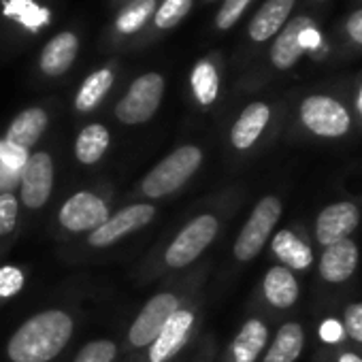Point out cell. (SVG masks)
Wrapping results in <instances>:
<instances>
[{
    "instance_id": "obj_3",
    "label": "cell",
    "mask_w": 362,
    "mask_h": 362,
    "mask_svg": "<svg viewBox=\"0 0 362 362\" xmlns=\"http://www.w3.org/2000/svg\"><path fill=\"white\" fill-rule=\"evenodd\" d=\"M77 315L69 307H47L24 320L5 345L7 362H52L73 341Z\"/></svg>"
},
{
    "instance_id": "obj_6",
    "label": "cell",
    "mask_w": 362,
    "mask_h": 362,
    "mask_svg": "<svg viewBox=\"0 0 362 362\" xmlns=\"http://www.w3.org/2000/svg\"><path fill=\"white\" fill-rule=\"evenodd\" d=\"M113 214V188L90 186L73 192L56 214V228L62 237L81 239L96 230Z\"/></svg>"
},
{
    "instance_id": "obj_32",
    "label": "cell",
    "mask_w": 362,
    "mask_h": 362,
    "mask_svg": "<svg viewBox=\"0 0 362 362\" xmlns=\"http://www.w3.org/2000/svg\"><path fill=\"white\" fill-rule=\"evenodd\" d=\"M343 332L354 343H362V300L349 303L343 309Z\"/></svg>"
},
{
    "instance_id": "obj_20",
    "label": "cell",
    "mask_w": 362,
    "mask_h": 362,
    "mask_svg": "<svg viewBox=\"0 0 362 362\" xmlns=\"http://www.w3.org/2000/svg\"><path fill=\"white\" fill-rule=\"evenodd\" d=\"M296 0H264L262 7L254 13L247 33L254 43H267L277 37V33L292 18Z\"/></svg>"
},
{
    "instance_id": "obj_17",
    "label": "cell",
    "mask_w": 362,
    "mask_h": 362,
    "mask_svg": "<svg viewBox=\"0 0 362 362\" xmlns=\"http://www.w3.org/2000/svg\"><path fill=\"white\" fill-rule=\"evenodd\" d=\"M260 296L271 309L286 311V309H292L298 303L300 284H298L296 275L290 269H286L281 264H273L262 275Z\"/></svg>"
},
{
    "instance_id": "obj_12",
    "label": "cell",
    "mask_w": 362,
    "mask_h": 362,
    "mask_svg": "<svg viewBox=\"0 0 362 362\" xmlns=\"http://www.w3.org/2000/svg\"><path fill=\"white\" fill-rule=\"evenodd\" d=\"M311 28H317V20L309 13H300L288 20V24L277 33L269 52V60L275 71H290L300 62V58L307 54L303 35Z\"/></svg>"
},
{
    "instance_id": "obj_30",
    "label": "cell",
    "mask_w": 362,
    "mask_h": 362,
    "mask_svg": "<svg viewBox=\"0 0 362 362\" xmlns=\"http://www.w3.org/2000/svg\"><path fill=\"white\" fill-rule=\"evenodd\" d=\"M153 7H156L153 0H139V3L130 5V7L117 18V30L124 33V35L136 33V30L145 24V20H147L149 13L153 11Z\"/></svg>"
},
{
    "instance_id": "obj_21",
    "label": "cell",
    "mask_w": 362,
    "mask_h": 362,
    "mask_svg": "<svg viewBox=\"0 0 362 362\" xmlns=\"http://www.w3.org/2000/svg\"><path fill=\"white\" fill-rule=\"evenodd\" d=\"M307 337H305V326L300 322H284L275 337L269 341L260 362H296L305 349Z\"/></svg>"
},
{
    "instance_id": "obj_18",
    "label": "cell",
    "mask_w": 362,
    "mask_h": 362,
    "mask_svg": "<svg viewBox=\"0 0 362 362\" xmlns=\"http://www.w3.org/2000/svg\"><path fill=\"white\" fill-rule=\"evenodd\" d=\"M269 250H271V256L277 260V264L290 269L292 273L307 271L315 262L313 247L292 228L275 230L269 241Z\"/></svg>"
},
{
    "instance_id": "obj_24",
    "label": "cell",
    "mask_w": 362,
    "mask_h": 362,
    "mask_svg": "<svg viewBox=\"0 0 362 362\" xmlns=\"http://www.w3.org/2000/svg\"><path fill=\"white\" fill-rule=\"evenodd\" d=\"M115 81V75L111 69H98L94 71L92 75L86 77V81L81 83L77 96H75V111L77 113H90L94 111L103 100L105 96L109 94L111 86Z\"/></svg>"
},
{
    "instance_id": "obj_4",
    "label": "cell",
    "mask_w": 362,
    "mask_h": 362,
    "mask_svg": "<svg viewBox=\"0 0 362 362\" xmlns=\"http://www.w3.org/2000/svg\"><path fill=\"white\" fill-rule=\"evenodd\" d=\"M205 164V149L197 143H184L156 162L126 194V203H160L184 190Z\"/></svg>"
},
{
    "instance_id": "obj_8",
    "label": "cell",
    "mask_w": 362,
    "mask_h": 362,
    "mask_svg": "<svg viewBox=\"0 0 362 362\" xmlns=\"http://www.w3.org/2000/svg\"><path fill=\"white\" fill-rule=\"evenodd\" d=\"M298 124L317 139H343L354 128V115L349 107L332 94H309L300 100L296 111Z\"/></svg>"
},
{
    "instance_id": "obj_5",
    "label": "cell",
    "mask_w": 362,
    "mask_h": 362,
    "mask_svg": "<svg viewBox=\"0 0 362 362\" xmlns=\"http://www.w3.org/2000/svg\"><path fill=\"white\" fill-rule=\"evenodd\" d=\"M205 322V292H199L181 307L164 328L153 337V341L141 351L122 358L119 362H179L186 351L194 347Z\"/></svg>"
},
{
    "instance_id": "obj_2",
    "label": "cell",
    "mask_w": 362,
    "mask_h": 362,
    "mask_svg": "<svg viewBox=\"0 0 362 362\" xmlns=\"http://www.w3.org/2000/svg\"><path fill=\"white\" fill-rule=\"evenodd\" d=\"M209 271H211V264L201 260L197 267L164 279L162 288L143 303L139 313L128 324V328L119 341L122 358H128V356L141 351L143 347H147L153 341V337L164 328V324L181 307H184L190 298H194L199 292H203Z\"/></svg>"
},
{
    "instance_id": "obj_29",
    "label": "cell",
    "mask_w": 362,
    "mask_h": 362,
    "mask_svg": "<svg viewBox=\"0 0 362 362\" xmlns=\"http://www.w3.org/2000/svg\"><path fill=\"white\" fill-rule=\"evenodd\" d=\"M28 271L18 264H0V305L9 303L26 288Z\"/></svg>"
},
{
    "instance_id": "obj_19",
    "label": "cell",
    "mask_w": 362,
    "mask_h": 362,
    "mask_svg": "<svg viewBox=\"0 0 362 362\" xmlns=\"http://www.w3.org/2000/svg\"><path fill=\"white\" fill-rule=\"evenodd\" d=\"M47 126H49V113L43 107H28L13 117L3 141L24 153H30L35 151L37 143L43 139Z\"/></svg>"
},
{
    "instance_id": "obj_16",
    "label": "cell",
    "mask_w": 362,
    "mask_h": 362,
    "mask_svg": "<svg viewBox=\"0 0 362 362\" xmlns=\"http://www.w3.org/2000/svg\"><path fill=\"white\" fill-rule=\"evenodd\" d=\"M360 262V250L354 239H343L326 245L317 260V273L326 284H345L354 277Z\"/></svg>"
},
{
    "instance_id": "obj_25",
    "label": "cell",
    "mask_w": 362,
    "mask_h": 362,
    "mask_svg": "<svg viewBox=\"0 0 362 362\" xmlns=\"http://www.w3.org/2000/svg\"><path fill=\"white\" fill-rule=\"evenodd\" d=\"M190 86H192V96L201 107H211L220 98V71L216 69L214 62L201 60L192 69L190 75Z\"/></svg>"
},
{
    "instance_id": "obj_41",
    "label": "cell",
    "mask_w": 362,
    "mask_h": 362,
    "mask_svg": "<svg viewBox=\"0 0 362 362\" xmlns=\"http://www.w3.org/2000/svg\"><path fill=\"white\" fill-rule=\"evenodd\" d=\"M360 3H362V0H360Z\"/></svg>"
},
{
    "instance_id": "obj_28",
    "label": "cell",
    "mask_w": 362,
    "mask_h": 362,
    "mask_svg": "<svg viewBox=\"0 0 362 362\" xmlns=\"http://www.w3.org/2000/svg\"><path fill=\"white\" fill-rule=\"evenodd\" d=\"M339 45L345 52L360 54L362 52V5L349 11L337 26Z\"/></svg>"
},
{
    "instance_id": "obj_9",
    "label": "cell",
    "mask_w": 362,
    "mask_h": 362,
    "mask_svg": "<svg viewBox=\"0 0 362 362\" xmlns=\"http://www.w3.org/2000/svg\"><path fill=\"white\" fill-rule=\"evenodd\" d=\"M281 214H284V203L277 194H267L254 205V209L250 211L247 220L243 222L235 239V245H233L235 262L247 264L262 254V250L269 245L281 220Z\"/></svg>"
},
{
    "instance_id": "obj_33",
    "label": "cell",
    "mask_w": 362,
    "mask_h": 362,
    "mask_svg": "<svg viewBox=\"0 0 362 362\" xmlns=\"http://www.w3.org/2000/svg\"><path fill=\"white\" fill-rule=\"evenodd\" d=\"M252 3H254V0H224V5H222V9L218 11V18H216L218 28L220 30L233 28L241 20V16L247 11V7Z\"/></svg>"
},
{
    "instance_id": "obj_27",
    "label": "cell",
    "mask_w": 362,
    "mask_h": 362,
    "mask_svg": "<svg viewBox=\"0 0 362 362\" xmlns=\"http://www.w3.org/2000/svg\"><path fill=\"white\" fill-rule=\"evenodd\" d=\"M119 360H122L119 341L100 337L81 345L71 362H119Z\"/></svg>"
},
{
    "instance_id": "obj_34",
    "label": "cell",
    "mask_w": 362,
    "mask_h": 362,
    "mask_svg": "<svg viewBox=\"0 0 362 362\" xmlns=\"http://www.w3.org/2000/svg\"><path fill=\"white\" fill-rule=\"evenodd\" d=\"M216 360H218V345H216V337L209 334L201 343L199 341L194 343L190 358L186 362H216Z\"/></svg>"
},
{
    "instance_id": "obj_40",
    "label": "cell",
    "mask_w": 362,
    "mask_h": 362,
    "mask_svg": "<svg viewBox=\"0 0 362 362\" xmlns=\"http://www.w3.org/2000/svg\"><path fill=\"white\" fill-rule=\"evenodd\" d=\"M179 362H186V360H179Z\"/></svg>"
},
{
    "instance_id": "obj_38",
    "label": "cell",
    "mask_w": 362,
    "mask_h": 362,
    "mask_svg": "<svg viewBox=\"0 0 362 362\" xmlns=\"http://www.w3.org/2000/svg\"><path fill=\"white\" fill-rule=\"evenodd\" d=\"M337 362H362V356H358L356 351H341L337 356Z\"/></svg>"
},
{
    "instance_id": "obj_37",
    "label": "cell",
    "mask_w": 362,
    "mask_h": 362,
    "mask_svg": "<svg viewBox=\"0 0 362 362\" xmlns=\"http://www.w3.org/2000/svg\"><path fill=\"white\" fill-rule=\"evenodd\" d=\"M354 113H356V117L362 122V79L358 81L356 92H354Z\"/></svg>"
},
{
    "instance_id": "obj_35",
    "label": "cell",
    "mask_w": 362,
    "mask_h": 362,
    "mask_svg": "<svg viewBox=\"0 0 362 362\" xmlns=\"http://www.w3.org/2000/svg\"><path fill=\"white\" fill-rule=\"evenodd\" d=\"M18 179H20V173L13 170L5 158L0 156V192H13L18 190Z\"/></svg>"
},
{
    "instance_id": "obj_1",
    "label": "cell",
    "mask_w": 362,
    "mask_h": 362,
    "mask_svg": "<svg viewBox=\"0 0 362 362\" xmlns=\"http://www.w3.org/2000/svg\"><path fill=\"white\" fill-rule=\"evenodd\" d=\"M235 205L237 197L230 190L209 197L170 237L143 256L132 273L134 284L149 286L197 267L220 239Z\"/></svg>"
},
{
    "instance_id": "obj_14",
    "label": "cell",
    "mask_w": 362,
    "mask_h": 362,
    "mask_svg": "<svg viewBox=\"0 0 362 362\" xmlns=\"http://www.w3.org/2000/svg\"><path fill=\"white\" fill-rule=\"evenodd\" d=\"M273 122V107L264 100L250 103L233 122L228 143L235 153H250L258 147Z\"/></svg>"
},
{
    "instance_id": "obj_36",
    "label": "cell",
    "mask_w": 362,
    "mask_h": 362,
    "mask_svg": "<svg viewBox=\"0 0 362 362\" xmlns=\"http://www.w3.org/2000/svg\"><path fill=\"white\" fill-rule=\"evenodd\" d=\"M320 334H322V339H324L326 343H334V341H339L345 332H343V326H341V324L326 320L324 326H322V330H320Z\"/></svg>"
},
{
    "instance_id": "obj_11",
    "label": "cell",
    "mask_w": 362,
    "mask_h": 362,
    "mask_svg": "<svg viewBox=\"0 0 362 362\" xmlns=\"http://www.w3.org/2000/svg\"><path fill=\"white\" fill-rule=\"evenodd\" d=\"M164 96V77L160 73H145L136 77L128 92L115 105L117 122L126 126H139L149 122L160 109Z\"/></svg>"
},
{
    "instance_id": "obj_7",
    "label": "cell",
    "mask_w": 362,
    "mask_h": 362,
    "mask_svg": "<svg viewBox=\"0 0 362 362\" xmlns=\"http://www.w3.org/2000/svg\"><path fill=\"white\" fill-rule=\"evenodd\" d=\"M158 216L156 203H143V201H130L124 203L119 209H113V214L90 235L81 237L77 243L79 254H100L117 247L132 235L145 230Z\"/></svg>"
},
{
    "instance_id": "obj_13",
    "label": "cell",
    "mask_w": 362,
    "mask_h": 362,
    "mask_svg": "<svg viewBox=\"0 0 362 362\" xmlns=\"http://www.w3.org/2000/svg\"><path fill=\"white\" fill-rule=\"evenodd\" d=\"M360 224V209L354 201H337L326 205L313 222V237L317 245L326 247L343 239H351Z\"/></svg>"
},
{
    "instance_id": "obj_39",
    "label": "cell",
    "mask_w": 362,
    "mask_h": 362,
    "mask_svg": "<svg viewBox=\"0 0 362 362\" xmlns=\"http://www.w3.org/2000/svg\"><path fill=\"white\" fill-rule=\"evenodd\" d=\"M311 5H326V3H330V0H309Z\"/></svg>"
},
{
    "instance_id": "obj_31",
    "label": "cell",
    "mask_w": 362,
    "mask_h": 362,
    "mask_svg": "<svg viewBox=\"0 0 362 362\" xmlns=\"http://www.w3.org/2000/svg\"><path fill=\"white\" fill-rule=\"evenodd\" d=\"M192 7V0H164L156 13V28H173L186 18Z\"/></svg>"
},
{
    "instance_id": "obj_15",
    "label": "cell",
    "mask_w": 362,
    "mask_h": 362,
    "mask_svg": "<svg viewBox=\"0 0 362 362\" xmlns=\"http://www.w3.org/2000/svg\"><path fill=\"white\" fill-rule=\"evenodd\" d=\"M271 341V326L262 315H250L220 356V362H258Z\"/></svg>"
},
{
    "instance_id": "obj_26",
    "label": "cell",
    "mask_w": 362,
    "mask_h": 362,
    "mask_svg": "<svg viewBox=\"0 0 362 362\" xmlns=\"http://www.w3.org/2000/svg\"><path fill=\"white\" fill-rule=\"evenodd\" d=\"M22 207L16 192H0V254H3L20 233Z\"/></svg>"
},
{
    "instance_id": "obj_10",
    "label": "cell",
    "mask_w": 362,
    "mask_h": 362,
    "mask_svg": "<svg viewBox=\"0 0 362 362\" xmlns=\"http://www.w3.org/2000/svg\"><path fill=\"white\" fill-rule=\"evenodd\" d=\"M56 188V162L47 149H35L28 153L20 179H18V201L20 207L35 214L47 207Z\"/></svg>"
},
{
    "instance_id": "obj_22",
    "label": "cell",
    "mask_w": 362,
    "mask_h": 362,
    "mask_svg": "<svg viewBox=\"0 0 362 362\" xmlns=\"http://www.w3.org/2000/svg\"><path fill=\"white\" fill-rule=\"evenodd\" d=\"M111 147V132L105 124H88L79 130L75 145H73V153L75 160L81 166H96L109 151Z\"/></svg>"
},
{
    "instance_id": "obj_23",
    "label": "cell",
    "mask_w": 362,
    "mask_h": 362,
    "mask_svg": "<svg viewBox=\"0 0 362 362\" xmlns=\"http://www.w3.org/2000/svg\"><path fill=\"white\" fill-rule=\"evenodd\" d=\"M79 41L73 33H60L54 37L41 54V71L47 77L64 75L77 58Z\"/></svg>"
}]
</instances>
